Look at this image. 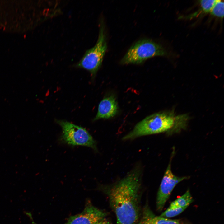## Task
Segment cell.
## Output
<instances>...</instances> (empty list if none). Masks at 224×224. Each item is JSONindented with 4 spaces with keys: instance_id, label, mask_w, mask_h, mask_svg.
Returning <instances> with one entry per match:
<instances>
[{
    "instance_id": "2",
    "label": "cell",
    "mask_w": 224,
    "mask_h": 224,
    "mask_svg": "<svg viewBox=\"0 0 224 224\" xmlns=\"http://www.w3.org/2000/svg\"><path fill=\"white\" fill-rule=\"evenodd\" d=\"M188 119L187 114L176 115L172 112L156 113L138 123L132 131L123 137L122 140L133 139L169 131L178 132L186 127Z\"/></svg>"
},
{
    "instance_id": "1",
    "label": "cell",
    "mask_w": 224,
    "mask_h": 224,
    "mask_svg": "<svg viewBox=\"0 0 224 224\" xmlns=\"http://www.w3.org/2000/svg\"><path fill=\"white\" fill-rule=\"evenodd\" d=\"M142 173L141 168L137 166L114 184L100 187L108 197L116 224H135L139 219Z\"/></svg>"
},
{
    "instance_id": "7",
    "label": "cell",
    "mask_w": 224,
    "mask_h": 224,
    "mask_svg": "<svg viewBox=\"0 0 224 224\" xmlns=\"http://www.w3.org/2000/svg\"><path fill=\"white\" fill-rule=\"evenodd\" d=\"M106 213L91 204L79 214L70 216L63 224H95L105 218Z\"/></svg>"
},
{
    "instance_id": "6",
    "label": "cell",
    "mask_w": 224,
    "mask_h": 224,
    "mask_svg": "<svg viewBox=\"0 0 224 224\" xmlns=\"http://www.w3.org/2000/svg\"><path fill=\"white\" fill-rule=\"evenodd\" d=\"M174 152H173L170 160L165 171L157 194L156 207L157 210L161 211L169 198L175 186L179 182L188 178L187 176L178 177L172 173L171 167V161Z\"/></svg>"
},
{
    "instance_id": "8",
    "label": "cell",
    "mask_w": 224,
    "mask_h": 224,
    "mask_svg": "<svg viewBox=\"0 0 224 224\" xmlns=\"http://www.w3.org/2000/svg\"><path fill=\"white\" fill-rule=\"evenodd\" d=\"M118 109L117 103L114 96L111 95L105 97L99 105L97 114L94 120L112 117L116 114Z\"/></svg>"
},
{
    "instance_id": "4",
    "label": "cell",
    "mask_w": 224,
    "mask_h": 224,
    "mask_svg": "<svg viewBox=\"0 0 224 224\" xmlns=\"http://www.w3.org/2000/svg\"><path fill=\"white\" fill-rule=\"evenodd\" d=\"M168 53L161 45L149 39L138 41L128 49L120 61L123 64H139L156 56H166Z\"/></svg>"
},
{
    "instance_id": "11",
    "label": "cell",
    "mask_w": 224,
    "mask_h": 224,
    "mask_svg": "<svg viewBox=\"0 0 224 224\" xmlns=\"http://www.w3.org/2000/svg\"><path fill=\"white\" fill-rule=\"evenodd\" d=\"M224 2L220 0H217L210 13L214 16L223 18L224 17Z\"/></svg>"
},
{
    "instance_id": "13",
    "label": "cell",
    "mask_w": 224,
    "mask_h": 224,
    "mask_svg": "<svg viewBox=\"0 0 224 224\" xmlns=\"http://www.w3.org/2000/svg\"><path fill=\"white\" fill-rule=\"evenodd\" d=\"M217 0H202L199 1L200 7L206 14L210 12Z\"/></svg>"
},
{
    "instance_id": "3",
    "label": "cell",
    "mask_w": 224,
    "mask_h": 224,
    "mask_svg": "<svg viewBox=\"0 0 224 224\" xmlns=\"http://www.w3.org/2000/svg\"><path fill=\"white\" fill-rule=\"evenodd\" d=\"M107 44L105 25L102 20L100 24L98 39L92 48L87 50L76 67L86 70L92 77L95 76L101 65L106 51Z\"/></svg>"
},
{
    "instance_id": "10",
    "label": "cell",
    "mask_w": 224,
    "mask_h": 224,
    "mask_svg": "<svg viewBox=\"0 0 224 224\" xmlns=\"http://www.w3.org/2000/svg\"><path fill=\"white\" fill-rule=\"evenodd\" d=\"M193 201V198L188 189L183 195L172 202L168 208L187 207Z\"/></svg>"
},
{
    "instance_id": "12",
    "label": "cell",
    "mask_w": 224,
    "mask_h": 224,
    "mask_svg": "<svg viewBox=\"0 0 224 224\" xmlns=\"http://www.w3.org/2000/svg\"><path fill=\"white\" fill-rule=\"evenodd\" d=\"M187 208V207L168 208L160 216L166 218L172 217L182 213Z\"/></svg>"
},
{
    "instance_id": "9",
    "label": "cell",
    "mask_w": 224,
    "mask_h": 224,
    "mask_svg": "<svg viewBox=\"0 0 224 224\" xmlns=\"http://www.w3.org/2000/svg\"><path fill=\"white\" fill-rule=\"evenodd\" d=\"M138 224H180L177 220H172L156 216L147 205L143 210L142 217Z\"/></svg>"
},
{
    "instance_id": "14",
    "label": "cell",
    "mask_w": 224,
    "mask_h": 224,
    "mask_svg": "<svg viewBox=\"0 0 224 224\" xmlns=\"http://www.w3.org/2000/svg\"><path fill=\"white\" fill-rule=\"evenodd\" d=\"M95 224H110V222L105 218Z\"/></svg>"
},
{
    "instance_id": "5",
    "label": "cell",
    "mask_w": 224,
    "mask_h": 224,
    "mask_svg": "<svg viewBox=\"0 0 224 224\" xmlns=\"http://www.w3.org/2000/svg\"><path fill=\"white\" fill-rule=\"evenodd\" d=\"M56 122L62 129L60 138L62 143L72 147L86 146L98 151L96 142L85 128L64 120H56Z\"/></svg>"
}]
</instances>
